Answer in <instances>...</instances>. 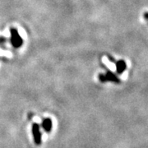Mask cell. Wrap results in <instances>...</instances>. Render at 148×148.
<instances>
[{
  "label": "cell",
  "instance_id": "obj_2",
  "mask_svg": "<svg viewBox=\"0 0 148 148\" xmlns=\"http://www.w3.org/2000/svg\"><path fill=\"white\" fill-rule=\"evenodd\" d=\"M43 126L45 127V130H50V128H51V121H50V119H45L44 123H43Z\"/></svg>",
  "mask_w": 148,
  "mask_h": 148
},
{
  "label": "cell",
  "instance_id": "obj_1",
  "mask_svg": "<svg viewBox=\"0 0 148 148\" xmlns=\"http://www.w3.org/2000/svg\"><path fill=\"white\" fill-rule=\"evenodd\" d=\"M33 133H34V136H35L36 143H40V133L39 127L37 126V124H34V127H33Z\"/></svg>",
  "mask_w": 148,
  "mask_h": 148
}]
</instances>
